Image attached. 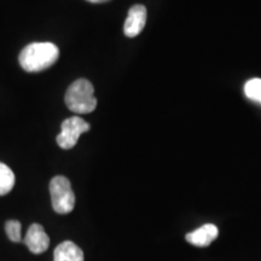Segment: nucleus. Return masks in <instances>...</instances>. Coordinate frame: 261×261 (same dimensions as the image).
Listing matches in <instances>:
<instances>
[{
  "instance_id": "2",
  "label": "nucleus",
  "mask_w": 261,
  "mask_h": 261,
  "mask_svg": "<svg viewBox=\"0 0 261 261\" xmlns=\"http://www.w3.org/2000/svg\"><path fill=\"white\" fill-rule=\"evenodd\" d=\"M65 104L76 114H90L97 107L92 84L86 79H79L70 85L65 93Z\"/></svg>"
},
{
  "instance_id": "5",
  "label": "nucleus",
  "mask_w": 261,
  "mask_h": 261,
  "mask_svg": "<svg viewBox=\"0 0 261 261\" xmlns=\"http://www.w3.org/2000/svg\"><path fill=\"white\" fill-rule=\"evenodd\" d=\"M146 23V9L143 5H133L129 9L128 15L123 25V33L126 37L135 38L143 31Z\"/></svg>"
},
{
  "instance_id": "3",
  "label": "nucleus",
  "mask_w": 261,
  "mask_h": 261,
  "mask_svg": "<svg viewBox=\"0 0 261 261\" xmlns=\"http://www.w3.org/2000/svg\"><path fill=\"white\" fill-rule=\"evenodd\" d=\"M52 208L58 214H68L74 210L75 195L69 179L63 175L52 178L50 182Z\"/></svg>"
},
{
  "instance_id": "4",
  "label": "nucleus",
  "mask_w": 261,
  "mask_h": 261,
  "mask_svg": "<svg viewBox=\"0 0 261 261\" xmlns=\"http://www.w3.org/2000/svg\"><path fill=\"white\" fill-rule=\"evenodd\" d=\"M91 126L79 116H73L62 122L61 133L57 136V144L62 149L69 150L76 145L83 133L90 130Z\"/></svg>"
},
{
  "instance_id": "1",
  "label": "nucleus",
  "mask_w": 261,
  "mask_h": 261,
  "mask_svg": "<svg viewBox=\"0 0 261 261\" xmlns=\"http://www.w3.org/2000/svg\"><path fill=\"white\" fill-rule=\"evenodd\" d=\"M60 50L52 42H32L19 54V64L28 73H39L56 63Z\"/></svg>"
},
{
  "instance_id": "11",
  "label": "nucleus",
  "mask_w": 261,
  "mask_h": 261,
  "mask_svg": "<svg viewBox=\"0 0 261 261\" xmlns=\"http://www.w3.org/2000/svg\"><path fill=\"white\" fill-rule=\"evenodd\" d=\"M5 231L6 234L12 242L17 243L21 242L22 237H21V223L17 220H9L6 221L5 224Z\"/></svg>"
},
{
  "instance_id": "10",
  "label": "nucleus",
  "mask_w": 261,
  "mask_h": 261,
  "mask_svg": "<svg viewBox=\"0 0 261 261\" xmlns=\"http://www.w3.org/2000/svg\"><path fill=\"white\" fill-rule=\"evenodd\" d=\"M244 93L249 99L261 104V79H250L244 85Z\"/></svg>"
},
{
  "instance_id": "6",
  "label": "nucleus",
  "mask_w": 261,
  "mask_h": 261,
  "mask_svg": "<svg viewBox=\"0 0 261 261\" xmlns=\"http://www.w3.org/2000/svg\"><path fill=\"white\" fill-rule=\"evenodd\" d=\"M24 244L33 254H41L50 246V238L40 224H33L25 234Z\"/></svg>"
},
{
  "instance_id": "8",
  "label": "nucleus",
  "mask_w": 261,
  "mask_h": 261,
  "mask_svg": "<svg viewBox=\"0 0 261 261\" xmlns=\"http://www.w3.org/2000/svg\"><path fill=\"white\" fill-rule=\"evenodd\" d=\"M54 261H84V253L75 243L64 241L55 249Z\"/></svg>"
},
{
  "instance_id": "12",
  "label": "nucleus",
  "mask_w": 261,
  "mask_h": 261,
  "mask_svg": "<svg viewBox=\"0 0 261 261\" xmlns=\"http://www.w3.org/2000/svg\"><path fill=\"white\" fill-rule=\"evenodd\" d=\"M87 2L93 3V4H99V3H107V2H110V0H87Z\"/></svg>"
},
{
  "instance_id": "9",
  "label": "nucleus",
  "mask_w": 261,
  "mask_h": 261,
  "mask_svg": "<svg viewBox=\"0 0 261 261\" xmlns=\"http://www.w3.org/2000/svg\"><path fill=\"white\" fill-rule=\"evenodd\" d=\"M15 187V174L5 163L0 162V196L9 194Z\"/></svg>"
},
{
  "instance_id": "7",
  "label": "nucleus",
  "mask_w": 261,
  "mask_h": 261,
  "mask_svg": "<svg viewBox=\"0 0 261 261\" xmlns=\"http://www.w3.org/2000/svg\"><path fill=\"white\" fill-rule=\"evenodd\" d=\"M219 234V230L213 224H205L197 230L187 234V241L196 247H208Z\"/></svg>"
}]
</instances>
